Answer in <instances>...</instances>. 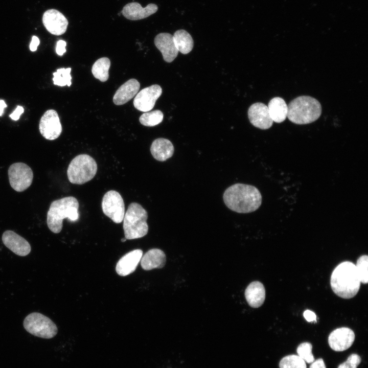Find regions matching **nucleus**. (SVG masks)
I'll return each instance as SVG.
<instances>
[{"instance_id":"1","label":"nucleus","mask_w":368,"mask_h":368,"mask_svg":"<svg viewBox=\"0 0 368 368\" xmlns=\"http://www.w3.org/2000/svg\"><path fill=\"white\" fill-rule=\"evenodd\" d=\"M223 201L230 210L239 213H248L258 210L262 203V195L255 186L236 183L224 192Z\"/></svg>"},{"instance_id":"2","label":"nucleus","mask_w":368,"mask_h":368,"mask_svg":"<svg viewBox=\"0 0 368 368\" xmlns=\"http://www.w3.org/2000/svg\"><path fill=\"white\" fill-rule=\"evenodd\" d=\"M360 283L356 266L350 261L340 263L331 274V288L337 295L343 298H351L355 296L359 290Z\"/></svg>"},{"instance_id":"3","label":"nucleus","mask_w":368,"mask_h":368,"mask_svg":"<svg viewBox=\"0 0 368 368\" xmlns=\"http://www.w3.org/2000/svg\"><path fill=\"white\" fill-rule=\"evenodd\" d=\"M78 208V201L73 196L53 201L47 213V223L50 230L55 234L60 233L65 218L71 222L77 221L79 218Z\"/></svg>"},{"instance_id":"4","label":"nucleus","mask_w":368,"mask_h":368,"mask_svg":"<svg viewBox=\"0 0 368 368\" xmlns=\"http://www.w3.org/2000/svg\"><path fill=\"white\" fill-rule=\"evenodd\" d=\"M287 117L292 123L302 125L317 120L321 113V106L316 99L302 96L292 100L287 105Z\"/></svg>"},{"instance_id":"5","label":"nucleus","mask_w":368,"mask_h":368,"mask_svg":"<svg viewBox=\"0 0 368 368\" xmlns=\"http://www.w3.org/2000/svg\"><path fill=\"white\" fill-rule=\"evenodd\" d=\"M147 219V212L140 204L131 203L123 220L125 238L127 240H131L146 235L148 232Z\"/></svg>"},{"instance_id":"6","label":"nucleus","mask_w":368,"mask_h":368,"mask_svg":"<svg viewBox=\"0 0 368 368\" xmlns=\"http://www.w3.org/2000/svg\"><path fill=\"white\" fill-rule=\"evenodd\" d=\"M98 167L95 160L90 155H77L70 162L67 175L70 182L82 185L91 180L96 175Z\"/></svg>"},{"instance_id":"7","label":"nucleus","mask_w":368,"mask_h":368,"mask_svg":"<svg viewBox=\"0 0 368 368\" xmlns=\"http://www.w3.org/2000/svg\"><path fill=\"white\" fill-rule=\"evenodd\" d=\"M23 325L29 333L42 338H52L58 332L55 324L50 318L38 312L28 315L24 319Z\"/></svg>"},{"instance_id":"8","label":"nucleus","mask_w":368,"mask_h":368,"mask_svg":"<svg viewBox=\"0 0 368 368\" xmlns=\"http://www.w3.org/2000/svg\"><path fill=\"white\" fill-rule=\"evenodd\" d=\"M8 174L11 187L18 192L27 189L33 181V173L32 169L23 163L12 164L8 169Z\"/></svg>"},{"instance_id":"9","label":"nucleus","mask_w":368,"mask_h":368,"mask_svg":"<svg viewBox=\"0 0 368 368\" xmlns=\"http://www.w3.org/2000/svg\"><path fill=\"white\" fill-rule=\"evenodd\" d=\"M103 213L116 223L122 222L125 215V205L120 194L117 191L107 192L102 200Z\"/></svg>"},{"instance_id":"10","label":"nucleus","mask_w":368,"mask_h":368,"mask_svg":"<svg viewBox=\"0 0 368 368\" xmlns=\"http://www.w3.org/2000/svg\"><path fill=\"white\" fill-rule=\"evenodd\" d=\"M41 134L47 140L57 139L62 132V126L57 112L53 109L45 111L39 124Z\"/></svg>"},{"instance_id":"11","label":"nucleus","mask_w":368,"mask_h":368,"mask_svg":"<svg viewBox=\"0 0 368 368\" xmlns=\"http://www.w3.org/2000/svg\"><path fill=\"white\" fill-rule=\"evenodd\" d=\"M162 93L161 87L154 84L141 90L133 100L134 107L143 112L151 110Z\"/></svg>"},{"instance_id":"12","label":"nucleus","mask_w":368,"mask_h":368,"mask_svg":"<svg viewBox=\"0 0 368 368\" xmlns=\"http://www.w3.org/2000/svg\"><path fill=\"white\" fill-rule=\"evenodd\" d=\"M354 340V332L347 327L336 329L328 337V343L330 348L337 352L343 351L349 349Z\"/></svg>"},{"instance_id":"13","label":"nucleus","mask_w":368,"mask_h":368,"mask_svg":"<svg viewBox=\"0 0 368 368\" xmlns=\"http://www.w3.org/2000/svg\"><path fill=\"white\" fill-rule=\"evenodd\" d=\"M42 22L49 33L58 36L64 33L68 26L66 17L60 12L53 9L44 13Z\"/></svg>"},{"instance_id":"14","label":"nucleus","mask_w":368,"mask_h":368,"mask_svg":"<svg viewBox=\"0 0 368 368\" xmlns=\"http://www.w3.org/2000/svg\"><path fill=\"white\" fill-rule=\"evenodd\" d=\"M248 117L251 124L261 129H269L273 123L268 106L261 102L255 103L249 107Z\"/></svg>"},{"instance_id":"15","label":"nucleus","mask_w":368,"mask_h":368,"mask_svg":"<svg viewBox=\"0 0 368 368\" xmlns=\"http://www.w3.org/2000/svg\"><path fill=\"white\" fill-rule=\"evenodd\" d=\"M2 239L4 245L18 256L24 257L31 251V247L28 241L12 231L4 232Z\"/></svg>"},{"instance_id":"16","label":"nucleus","mask_w":368,"mask_h":368,"mask_svg":"<svg viewBox=\"0 0 368 368\" xmlns=\"http://www.w3.org/2000/svg\"><path fill=\"white\" fill-rule=\"evenodd\" d=\"M154 42L156 47L162 53L165 61L171 62L177 57L178 51L171 34L160 33L155 37Z\"/></svg>"},{"instance_id":"17","label":"nucleus","mask_w":368,"mask_h":368,"mask_svg":"<svg viewBox=\"0 0 368 368\" xmlns=\"http://www.w3.org/2000/svg\"><path fill=\"white\" fill-rule=\"evenodd\" d=\"M157 10L158 7L154 4H149L145 7H142L140 3L132 2L124 6L121 12L127 19L137 20L149 17L155 13Z\"/></svg>"},{"instance_id":"18","label":"nucleus","mask_w":368,"mask_h":368,"mask_svg":"<svg viewBox=\"0 0 368 368\" xmlns=\"http://www.w3.org/2000/svg\"><path fill=\"white\" fill-rule=\"evenodd\" d=\"M143 256V251L137 249L123 256L118 262L116 270L121 276H126L133 272Z\"/></svg>"},{"instance_id":"19","label":"nucleus","mask_w":368,"mask_h":368,"mask_svg":"<svg viewBox=\"0 0 368 368\" xmlns=\"http://www.w3.org/2000/svg\"><path fill=\"white\" fill-rule=\"evenodd\" d=\"M140 87V84L137 80L129 79L116 91L113 98V103L117 105L127 103L137 93Z\"/></svg>"},{"instance_id":"20","label":"nucleus","mask_w":368,"mask_h":368,"mask_svg":"<svg viewBox=\"0 0 368 368\" xmlns=\"http://www.w3.org/2000/svg\"><path fill=\"white\" fill-rule=\"evenodd\" d=\"M166 256L165 252L160 249L153 248L149 250L141 260L142 268L150 270L154 268H162L165 265Z\"/></svg>"},{"instance_id":"21","label":"nucleus","mask_w":368,"mask_h":368,"mask_svg":"<svg viewBox=\"0 0 368 368\" xmlns=\"http://www.w3.org/2000/svg\"><path fill=\"white\" fill-rule=\"evenodd\" d=\"M245 297L248 305L252 308L261 306L265 299V289L259 281L250 283L245 290Z\"/></svg>"},{"instance_id":"22","label":"nucleus","mask_w":368,"mask_h":368,"mask_svg":"<svg viewBox=\"0 0 368 368\" xmlns=\"http://www.w3.org/2000/svg\"><path fill=\"white\" fill-rule=\"evenodd\" d=\"M174 148L171 142L166 139L158 138L152 143L150 152L157 160L164 162L172 157Z\"/></svg>"},{"instance_id":"23","label":"nucleus","mask_w":368,"mask_h":368,"mask_svg":"<svg viewBox=\"0 0 368 368\" xmlns=\"http://www.w3.org/2000/svg\"><path fill=\"white\" fill-rule=\"evenodd\" d=\"M267 106L270 117L273 122L280 123L286 119L288 108L283 99L274 97L269 101Z\"/></svg>"},{"instance_id":"24","label":"nucleus","mask_w":368,"mask_h":368,"mask_svg":"<svg viewBox=\"0 0 368 368\" xmlns=\"http://www.w3.org/2000/svg\"><path fill=\"white\" fill-rule=\"evenodd\" d=\"M175 45L178 52L183 54L190 52L193 48V40L191 35L185 30L176 31L173 36Z\"/></svg>"},{"instance_id":"25","label":"nucleus","mask_w":368,"mask_h":368,"mask_svg":"<svg viewBox=\"0 0 368 368\" xmlns=\"http://www.w3.org/2000/svg\"><path fill=\"white\" fill-rule=\"evenodd\" d=\"M110 66V61L107 57L98 59L93 64L91 72L94 76L101 82L106 81L109 78L108 71Z\"/></svg>"},{"instance_id":"26","label":"nucleus","mask_w":368,"mask_h":368,"mask_svg":"<svg viewBox=\"0 0 368 368\" xmlns=\"http://www.w3.org/2000/svg\"><path fill=\"white\" fill-rule=\"evenodd\" d=\"M163 118V113L159 110H155L144 113L140 117L139 121L144 126L152 127L160 123Z\"/></svg>"},{"instance_id":"27","label":"nucleus","mask_w":368,"mask_h":368,"mask_svg":"<svg viewBox=\"0 0 368 368\" xmlns=\"http://www.w3.org/2000/svg\"><path fill=\"white\" fill-rule=\"evenodd\" d=\"M280 368H307L305 361L296 355L284 357L279 362Z\"/></svg>"},{"instance_id":"28","label":"nucleus","mask_w":368,"mask_h":368,"mask_svg":"<svg viewBox=\"0 0 368 368\" xmlns=\"http://www.w3.org/2000/svg\"><path fill=\"white\" fill-rule=\"evenodd\" d=\"M71 71V68L70 67L58 69L56 72L53 73V80L54 84L60 86H64L65 85L70 86L72 84Z\"/></svg>"},{"instance_id":"29","label":"nucleus","mask_w":368,"mask_h":368,"mask_svg":"<svg viewBox=\"0 0 368 368\" xmlns=\"http://www.w3.org/2000/svg\"><path fill=\"white\" fill-rule=\"evenodd\" d=\"M356 268L360 282L367 284L368 282V256L362 255L357 261Z\"/></svg>"},{"instance_id":"30","label":"nucleus","mask_w":368,"mask_h":368,"mask_svg":"<svg viewBox=\"0 0 368 368\" xmlns=\"http://www.w3.org/2000/svg\"><path fill=\"white\" fill-rule=\"evenodd\" d=\"M312 344L308 342L301 343L296 349L298 356L303 359L305 362L311 363L314 360V357L312 353Z\"/></svg>"},{"instance_id":"31","label":"nucleus","mask_w":368,"mask_h":368,"mask_svg":"<svg viewBox=\"0 0 368 368\" xmlns=\"http://www.w3.org/2000/svg\"><path fill=\"white\" fill-rule=\"evenodd\" d=\"M361 361L360 356L357 354H352L347 361L339 365L337 368H357Z\"/></svg>"},{"instance_id":"32","label":"nucleus","mask_w":368,"mask_h":368,"mask_svg":"<svg viewBox=\"0 0 368 368\" xmlns=\"http://www.w3.org/2000/svg\"><path fill=\"white\" fill-rule=\"evenodd\" d=\"M66 42L63 40H60L57 42L56 51L58 55L62 56L66 52Z\"/></svg>"},{"instance_id":"33","label":"nucleus","mask_w":368,"mask_h":368,"mask_svg":"<svg viewBox=\"0 0 368 368\" xmlns=\"http://www.w3.org/2000/svg\"><path fill=\"white\" fill-rule=\"evenodd\" d=\"M24 109L21 106H18L14 112L10 115V117L14 121L18 120L20 115L24 112Z\"/></svg>"},{"instance_id":"34","label":"nucleus","mask_w":368,"mask_h":368,"mask_svg":"<svg viewBox=\"0 0 368 368\" xmlns=\"http://www.w3.org/2000/svg\"><path fill=\"white\" fill-rule=\"evenodd\" d=\"M309 368H326V366L322 358L314 360L311 363Z\"/></svg>"},{"instance_id":"35","label":"nucleus","mask_w":368,"mask_h":368,"mask_svg":"<svg viewBox=\"0 0 368 368\" xmlns=\"http://www.w3.org/2000/svg\"><path fill=\"white\" fill-rule=\"evenodd\" d=\"M304 317L307 321L310 322L316 320V315L312 311L306 310L303 313Z\"/></svg>"},{"instance_id":"36","label":"nucleus","mask_w":368,"mask_h":368,"mask_svg":"<svg viewBox=\"0 0 368 368\" xmlns=\"http://www.w3.org/2000/svg\"><path fill=\"white\" fill-rule=\"evenodd\" d=\"M39 43L40 41L39 38L37 36H33L30 44V50L32 52L36 51Z\"/></svg>"},{"instance_id":"37","label":"nucleus","mask_w":368,"mask_h":368,"mask_svg":"<svg viewBox=\"0 0 368 368\" xmlns=\"http://www.w3.org/2000/svg\"><path fill=\"white\" fill-rule=\"evenodd\" d=\"M7 107V105L4 100H0V116H1L4 112L5 108Z\"/></svg>"},{"instance_id":"38","label":"nucleus","mask_w":368,"mask_h":368,"mask_svg":"<svg viewBox=\"0 0 368 368\" xmlns=\"http://www.w3.org/2000/svg\"><path fill=\"white\" fill-rule=\"evenodd\" d=\"M126 240L127 239L125 238H122L121 239V242H124L126 241Z\"/></svg>"}]
</instances>
